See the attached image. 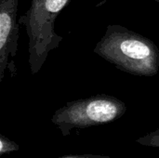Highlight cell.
<instances>
[{
	"mask_svg": "<svg viewBox=\"0 0 159 158\" xmlns=\"http://www.w3.org/2000/svg\"><path fill=\"white\" fill-rule=\"evenodd\" d=\"M136 142L143 145V146H150V147H158L159 148V129L148 133L147 135L139 138L136 140Z\"/></svg>",
	"mask_w": 159,
	"mask_h": 158,
	"instance_id": "obj_5",
	"label": "cell"
},
{
	"mask_svg": "<svg viewBox=\"0 0 159 158\" xmlns=\"http://www.w3.org/2000/svg\"><path fill=\"white\" fill-rule=\"evenodd\" d=\"M127 112L121 100L107 94H98L69 102L55 111L51 122L63 137L73 129H82L114 122Z\"/></svg>",
	"mask_w": 159,
	"mask_h": 158,
	"instance_id": "obj_3",
	"label": "cell"
},
{
	"mask_svg": "<svg viewBox=\"0 0 159 158\" xmlns=\"http://www.w3.org/2000/svg\"><path fill=\"white\" fill-rule=\"evenodd\" d=\"M72 0H31L19 18L28 37V63L32 75L40 72L50 51L60 47L63 37L55 32V21Z\"/></svg>",
	"mask_w": 159,
	"mask_h": 158,
	"instance_id": "obj_2",
	"label": "cell"
},
{
	"mask_svg": "<svg viewBox=\"0 0 159 158\" xmlns=\"http://www.w3.org/2000/svg\"><path fill=\"white\" fill-rule=\"evenodd\" d=\"M156 2H157V3H159V0H155Z\"/></svg>",
	"mask_w": 159,
	"mask_h": 158,
	"instance_id": "obj_8",
	"label": "cell"
},
{
	"mask_svg": "<svg viewBox=\"0 0 159 158\" xmlns=\"http://www.w3.org/2000/svg\"><path fill=\"white\" fill-rule=\"evenodd\" d=\"M19 0H0V83L18 74L16 57L19 41Z\"/></svg>",
	"mask_w": 159,
	"mask_h": 158,
	"instance_id": "obj_4",
	"label": "cell"
},
{
	"mask_svg": "<svg viewBox=\"0 0 159 158\" xmlns=\"http://www.w3.org/2000/svg\"><path fill=\"white\" fill-rule=\"evenodd\" d=\"M57 158H113L107 156H101V155H92V154H82V155H73V156H66Z\"/></svg>",
	"mask_w": 159,
	"mask_h": 158,
	"instance_id": "obj_7",
	"label": "cell"
},
{
	"mask_svg": "<svg viewBox=\"0 0 159 158\" xmlns=\"http://www.w3.org/2000/svg\"><path fill=\"white\" fill-rule=\"evenodd\" d=\"M93 52L132 75L151 77L158 73V47L150 38L120 24L107 26Z\"/></svg>",
	"mask_w": 159,
	"mask_h": 158,
	"instance_id": "obj_1",
	"label": "cell"
},
{
	"mask_svg": "<svg viewBox=\"0 0 159 158\" xmlns=\"http://www.w3.org/2000/svg\"><path fill=\"white\" fill-rule=\"evenodd\" d=\"M0 156H3L5 154H10L13 152H16L19 150L20 146L10 141L8 138L5 137L4 135H0Z\"/></svg>",
	"mask_w": 159,
	"mask_h": 158,
	"instance_id": "obj_6",
	"label": "cell"
}]
</instances>
